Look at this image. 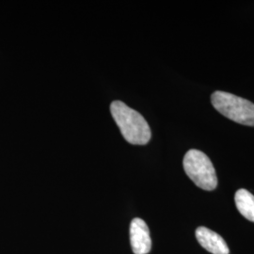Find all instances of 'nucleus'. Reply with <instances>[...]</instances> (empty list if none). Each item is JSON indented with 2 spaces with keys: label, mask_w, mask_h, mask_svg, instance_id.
<instances>
[{
  "label": "nucleus",
  "mask_w": 254,
  "mask_h": 254,
  "mask_svg": "<svg viewBox=\"0 0 254 254\" xmlns=\"http://www.w3.org/2000/svg\"><path fill=\"white\" fill-rule=\"evenodd\" d=\"M196 238L200 245L212 254H229L230 250L225 240L216 232L206 227L197 228Z\"/></svg>",
  "instance_id": "obj_5"
},
{
  "label": "nucleus",
  "mask_w": 254,
  "mask_h": 254,
  "mask_svg": "<svg viewBox=\"0 0 254 254\" xmlns=\"http://www.w3.org/2000/svg\"><path fill=\"white\" fill-rule=\"evenodd\" d=\"M130 243L135 254H148L152 249L150 231L145 221L134 218L130 224Z\"/></svg>",
  "instance_id": "obj_4"
},
{
  "label": "nucleus",
  "mask_w": 254,
  "mask_h": 254,
  "mask_svg": "<svg viewBox=\"0 0 254 254\" xmlns=\"http://www.w3.org/2000/svg\"><path fill=\"white\" fill-rule=\"evenodd\" d=\"M236 207L248 220L254 222V195L246 190L236 191L235 196Z\"/></svg>",
  "instance_id": "obj_6"
},
{
  "label": "nucleus",
  "mask_w": 254,
  "mask_h": 254,
  "mask_svg": "<svg viewBox=\"0 0 254 254\" xmlns=\"http://www.w3.org/2000/svg\"><path fill=\"white\" fill-rule=\"evenodd\" d=\"M110 111L127 142L134 145H145L150 141L151 128L140 113L122 101L112 102Z\"/></svg>",
  "instance_id": "obj_1"
},
{
  "label": "nucleus",
  "mask_w": 254,
  "mask_h": 254,
  "mask_svg": "<svg viewBox=\"0 0 254 254\" xmlns=\"http://www.w3.org/2000/svg\"><path fill=\"white\" fill-rule=\"evenodd\" d=\"M184 169L193 183L203 190H214L218 186L215 168L208 156L196 149L190 150L184 157Z\"/></svg>",
  "instance_id": "obj_3"
},
{
  "label": "nucleus",
  "mask_w": 254,
  "mask_h": 254,
  "mask_svg": "<svg viewBox=\"0 0 254 254\" xmlns=\"http://www.w3.org/2000/svg\"><path fill=\"white\" fill-rule=\"evenodd\" d=\"M215 109L224 117L239 125L254 127V104L251 101L225 91H215L211 95Z\"/></svg>",
  "instance_id": "obj_2"
}]
</instances>
